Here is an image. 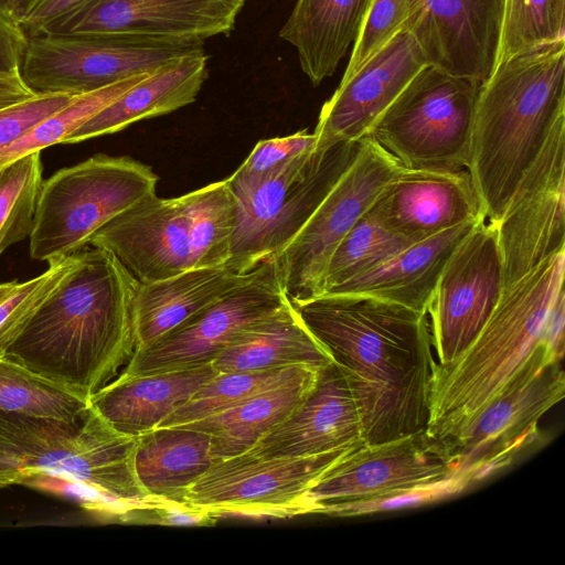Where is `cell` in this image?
<instances>
[{
    "label": "cell",
    "instance_id": "1",
    "mask_svg": "<svg viewBox=\"0 0 565 565\" xmlns=\"http://www.w3.org/2000/svg\"><path fill=\"white\" fill-rule=\"evenodd\" d=\"M342 372L365 444L427 428L435 362L427 313L359 294L291 302Z\"/></svg>",
    "mask_w": 565,
    "mask_h": 565
},
{
    "label": "cell",
    "instance_id": "2",
    "mask_svg": "<svg viewBox=\"0 0 565 565\" xmlns=\"http://www.w3.org/2000/svg\"><path fill=\"white\" fill-rule=\"evenodd\" d=\"M138 285L111 253L87 245L4 356L89 398L134 354Z\"/></svg>",
    "mask_w": 565,
    "mask_h": 565
},
{
    "label": "cell",
    "instance_id": "3",
    "mask_svg": "<svg viewBox=\"0 0 565 565\" xmlns=\"http://www.w3.org/2000/svg\"><path fill=\"white\" fill-rule=\"evenodd\" d=\"M564 111L565 41L509 58L480 84L467 171L489 223L500 220Z\"/></svg>",
    "mask_w": 565,
    "mask_h": 565
},
{
    "label": "cell",
    "instance_id": "4",
    "mask_svg": "<svg viewBox=\"0 0 565 565\" xmlns=\"http://www.w3.org/2000/svg\"><path fill=\"white\" fill-rule=\"evenodd\" d=\"M565 250L504 287L491 316L452 362L435 363L427 433L457 439L545 339L551 307L564 289Z\"/></svg>",
    "mask_w": 565,
    "mask_h": 565
},
{
    "label": "cell",
    "instance_id": "5",
    "mask_svg": "<svg viewBox=\"0 0 565 565\" xmlns=\"http://www.w3.org/2000/svg\"><path fill=\"white\" fill-rule=\"evenodd\" d=\"M235 202L227 181L181 196L157 194L119 214L88 245L111 253L138 282L225 266L231 255Z\"/></svg>",
    "mask_w": 565,
    "mask_h": 565
},
{
    "label": "cell",
    "instance_id": "6",
    "mask_svg": "<svg viewBox=\"0 0 565 565\" xmlns=\"http://www.w3.org/2000/svg\"><path fill=\"white\" fill-rule=\"evenodd\" d=\"M341 142L306 152L258 180L230 175L235 223L226 267L247 274L275 258L308 221L359 150Z\"/></svg>",
    "mask_w": 565,
    "mask_h": 565
},
{
    "label": "cell",
    "instance_id": "7",
    "mask_svg": "<svg viewBox=\"0 0 565 565\" xmlns=\"http://www.w3.org/2000/svg\"><path fill=\"white\" fill-rule=\"evenodd\" d=\"M158 175L127 156L95 154L56 171L41 185L30 256L51 262L73 255L104 225L156 195Z\"/></svg>",
    "mask_w": 565,
    "mask_h": 565
},
{
    "label": "cell",
    "instance_id": "8",
    "mask_svg": "<svg viewBox=\"0 0 565 565\" xmlns=\"http://www.w3.org/2000/svg\"><path fill=\"white\" fill-rule=\"evenodd\" d=\"M479 87L472 78L426 65L366 136L404 168L467 170Z\"/></svg>",
    "mask_w": 565,
    "mask_h": 565
},
{
    "label": "cell",
    "instance_id": "9",
    "mask_svg": "<svg viewBox=\"0 0 565 565\" xmlns=\"http://www.w3.org/2000/svg\"><path fill=\"white\" fill-rule=\"evenodd\" d=\"M562 360L543 339L469 427L446 446L461 488L509 465L539 439L540 419L565 394Z\"/></svg>",
    "mask_w": 565,
    "mask_h": 565
},
{
    "label": "cell",
    "instance_id": "10",
    "mask_svg": "<svg viewBox=\"0 0 565 565\" xmlns=\"http://www.w3.org/2000/svg\"><path fill=\"white\" fill-rule=\"evenodd\" d=\"M457 465L427 430L380 444H364L341 459L308 492L313 513L392 502L413 493L454 492Z\"/></svg>",
    "mask_w": 565,
    "mask_h": 565
},
{
    "label": "cell",
    "instance_id": "11",
    "mask_svg": "<svg viewBox=\"0 0 565 565\" xmlns=\"http://www.w3.org/2000/svg\"><path fill=\"white\" fill-rule=\"evenodd\" d=\"M353 450L305 457H263L245 451L218 459L188 489L183 503L216 520L313 513L309 490Z\"/></svg>",
    "mask_w": 565,
    "mask_h": 565
},
{
    "label": "cell",
    "instance_id": "12",
    "mask_svg": "<svg viewBox=\"0 0 565 565\" xmlns=\"http://www.w3.org/2000/svg\"><path fill=\"white\" fill-rule=\"evenodd\" d=\"M351 164L308 221L274 258L290 302L321 294L335 247L403 166L372 137L359 140Z\"/></svg>",
    "mask_w": 565,
    "mask_h": 565
},
{
    "label": "cell",
    "instance_id": "13",
    "mask_svg": "<svg viewBox=\"0 0 565 565\" xmlns=\"http://www.w3.org/2000/svg\"><path fill=\"white\" fill-rule=\"evenodd\" d=\"M201 47L113 34L45 32L29 36L20 73L36 94L78 95L153 72Z\"/></svg>",
    "mask_w": 565,
    "mask_h": 565
},
{
    "label": "cell",
    "instance_id": "14",
    "mask_svg": "<svg viewBox=\"0 0 565 565\" xmlns=\"http://www.w3.org/2000/svg\"><path fill=\"white\" fill-rule=\"evenodd\" d=\"M565 111L519 181L497 227L504 287L565 250Z\"/></svg>",
    "mask_w": 565,
    "mask_h": 565
},
{
    "label": "cell",
    "instance_id": "15",
    "mask_svg": "<svg viewBox=\"0 0 565 565\" xmlns=\"http://www.w3.org/2000/svg\"><path fill=\"white\" fill-rule=\"evenodd\" d=\"M287 300L275 259L263 262L244 284L135 351L121 373L143 375L213 363L241 330Z\"/></svg>",
    "mask_w": 565,
    "mask_h": 565
},
{
    "label": "cell",
    "instance_id": "16",
    "mask_svg": "<svg viewBox=\"0 0 565 565\" xmlns=\"http://www.w3.org/2000/svg\"><path fill=\"white\" fill-rule=\"evenodd\" d=\"M503 289L497 227L482 217L449 256L427 309L439 364L455 361L470 345Z\"/></svg>",
    "mask_w": 565,
    "mask_h": 565
},
{
    "label": "cell",
    "instance_id": "17",
    "mask_svg": "<svg viewBox=\"0 0 565 565\" xmlns=\"http://www.w3.org/2000/svg\"><path fill=\"white\" fill-rule=\"evenodd\" d=\"M136 445L137 437L119 433L88 405L79 423L47 426L32 447L31 462L94 489L125 515L150 499L136 473Z\"/></svg>",
    "mask_w": 565,
    "mask_h": 565
},
{
    "label": "cell",
    "instance_id": "18",
    "mask_svg": "<svg viewBox=\"0 0 565 565\" xmlns=\"http://www.w3.org/2000/svg\"><path fill=\"white\" fill-rule=\"evenodd\" d=\"M246 1L86 0L43 33L113 34L203 46L207 39L234 30Z\"/></svg>",
    "mask_w": 565,
    "mask_h": 565
},
{
    "label": "cell",
    "instance_id": "19",
    "mask_svg": "<svg viewBox=\"0 0 565 565\" xmlns=\"http://www.w3.org/2000/svg\"><path fill=\"white\" fill-rule=\"evenodd\" d=\"M504 0H408L404 25L428 65L480 84L493 72Z\"/></svg>",
    "mask_w": 565,
    "mask_h": 565
},
{
    "label": "cell",
    "instance_id": "20",
    "mask_svg": "<svg viewBox=\"0 0 565 565\" xmlns=\"http://www.w3.org/2000/svg\"><path fill=\"white\" fill-rule=\"evenodd\" d=\"M427 61L414 38L402 30L323 104L313 135L315 152L358 142Z\"/></svg>",
    "mask_w": 565,
    "mask_h": 565
},
{
    "label": "cell",
    "instance_id": "21",
    "mask_svg": "<svg viewBox=\"0 0 565 565\" xmlns=\"http://www.w3.org/2000/svg\"><path fill=\"white\" fill-rule=\"evenodd\" d=\"M369 211L387 228L413 242L484 217L467 170L402 167Z\"/></svg>",
    "mask_w": 565,
    "mask_h": 565
},
{
    "label": "cell",
    "instance_id": "22",
    "mask_svg": "<svg viewBox=\"0 0 565 565\" xmlns=\"http://www.w3.org/2000/svg\"><path fill=\"white\" fill-rule=\"evenodd\" d=\"M364 444L356 405L342 372L332 362L319 370L301 404L247 451L263 457H305Z\"/></svg>",
    "mask_w": 565,
    "mask_h": 565
},
{
    "label": "cell",
    "instance_id": "23",
    "mask_svg": "<svg viewBox=\"0 0 565 565\" xmlns=\"http://www.w3.org/2000/svg\"><path fill=\"white\" fill-rule=\"evenodd\" d=\"M218 371L212 363L143 375L120 373L88 398V405L119 433L152 430L186 403Z\"/></svg>",
    "mask_w": 565,
    "mask_h": 565
},
{
    "label": "cell",
    "instance_id": "24",
    "mask_svg": "<svg viewBox=\"0 0 565 565\" xmlns=\"http://www.w3.org/2000/svg\"><path fill=\"white\" fill-rule=\"evenodd\" d=\"M207 60L201 47L158 67L83 124L63 143L114 134L136 121L193 103L207 78Z\"/></svg>",
    "mask_w": 565,
    "mask_h": 565
},
{
    "label": "cell",
    "instance_id": "25",
    "mask_svg": "<svg viewBox=\"0 0 565 565\" xmlns=\"http://www.w3.org/2000/svg\"><path fill=\"white\" fill-rule=\"evenodd\" d=\"M252 271L238 274L226 266L203 267L139 282L132 307L135 351L147 348L244 284Z\"/></svg>",
    "mask_w": 565,
    "mask_h": 565
},
{
    "label": "cell",
    "instance_id": "26",
    "mask_svg": "<svg viewBox=\"0 0 565 565\" xmlns=\"http://www.w3.org/2000/svg\"><path fill=\"white\" fill-rule=\"evenodd\" d=\"M478 221L458 224L413 243L384 264L324 294L365 295L427 313L446 262Z\"/></svg>",
    "mask_w": 565,
    "mask_h": 565
},
{
    "label": "cell",
    "instance_id": "27",
    "mask_svg": "<svg viewBox=\"0 0 565 565\" xmlns=\"http://www.w3.org/2000/svg\"><path fill=\"white\" fill-rule=\"evenodd\" d=\"M372 0H296L279 36L313 86L331 76L358 38Z\"/></svg>",
    "mask_w": 565,
    "mask_h": 565
},
{
    "label": "cell",
    "instance_id": "28",
    "mask_svg": "<svg viewBox=\"0 0 565 565\" xmlns=\"http://www.w3.org/2000/svg\"><path fill=\"white\" fill-rule=\"evenodd\" d=\"M331 358L302 323L289 299L241 330L213 361L216 371L258 372L294 365L322 369Z\"/></svg>",
    "mask_w": 565,
    "mask_h": 565
},
{
    "label": "cell",
    "instance_id": "29",
    "mask_svg": "<svg viewBox=\"0 0 565 565\" xmlns=\"http://www.w3.org/2000/svg\"><path fill=\"white\" fill-rule=\"evenodd\" d=\"M319 370L300 365L284 380L236 406L182 427L209 434L216 459L245 452L301 404L312 390Z\"/></svg>",
    "mask_w": 565,
    "mask_h": 565
},
{
    "label": "cell",
    "instance_id": "30",
    "mask_svg": "<svg viewBox=\"0 0 565 565\" xmlns=\"http://www.w3.org/2000/svg\"><path fill=\"white\" fill-rule=\"evenodd\" d=\"M216 460L211 436L204 431L182 426L157 427L137 436L135 469L152 499L185 505L188 489Z\"/></svg>",
    "mask_w": 565,
    "mask_h": 565
},
{
    "label": "cell",
    "instance_id": "31",
    "mask_svg": "<svg viewBox=\"0 0 565 565\" xmlns=\"http://www.w3.org/2000/svg\"><path fill=\"white\" fill-rule=\"evenodd\" d=\"M88 398L6 356L0 358V412L78 423Z\"/></svg>",
    "mask_w": 565,
    "mask_h": 565
},
{
    "label": "cell",
    "instance_id": "32",
    "mask_svg": "<svg viewBox=\"0 0 565 565\" xmlns=\"http://www.w3.org/2000/svg\"><path fill=\"white\" fill-rule=\"evenodd\" d=\"M413 243L416 242L387 228L367 209L330 256L321 294L376 268Z\"/></svg>",
    "mask_w": 565,
    "mask_h": 565
},
{
    "label": "cell",
    "instance_id": "33",
    "mask_svg": "<svg viewBox=\"0 0 565 565\" xmlns=\"http://www.w3.org/2000/svg\"><path fill=\"white\" fill-rule=\"evenodd\" d=\"M563 41L565 0H504L494 68L511 57Z\"/></svg>",
    "mask_w": 565,
    "mask_h": 565
},
{
    "label": "cell",
    "instance_id": "34",
    "mask_svg": "<svg viewBox=\"0 0 565 565\" xmlns=\"http://www.w3.org/2000/svg\"><path fill=\"white\" fill-rule=\"evenodd\" d=\"M150 73L152 72L140 73L96 90L74 95L66 106L40 121L2 150L0 169L31 152L63 143L83 124Z\"/></svg>",
    "mask_w": 565,
    "mask_h": 565
},
{
    "label": "cell",
    "instance_id": "35",
    "mask_svg": "<svg viewBox=\"0 0 565 565\" xmlns=\"http://www.w3.org/2000/svg\"><path fill=\"white\" fill-rule=\"evenodd\" d=\"M41 151L23 156L0 169V256L30 236L43 183Z\"/></svg>",
    "mask_w": 565,
    "mask_h": 565
},
{
    "label": "cell",
    "instance_id": "36",
    "mask_svg": "<svg viewBox=\"0 0 565 565\" xmlns=\"http://www.w3.org/2000/svg\"><path fill=\"white\" fill-rule=\"evenodd\" d=\"M294 365L258 372H218L191 398L170 414L159 427L192 424L236 406L290 375Z\"/></svg>",
    "mask_w": 565,
    "mask_h": 565
},
{
    "label": "cell",
    "instance_id": "37",
    "mask_svg": "<svg viewBox=\"0 0 565 565\" xmlns=\"http://www.w3.org/2000/svg\"><path fill=\"white\" fill-rule=\"evenodd\" d=\"M77 253L49 262L41 275L19 282L13 292L0 303V358L22 333L35 312L72 270Z\"/></svg>",
    "mask_w": 565,
    "mask_h": 565
},
{
    "label": "cell",
    "instance_id": "38",
    "mask_svg": "<svg viewBox=\"0 0 565 565\" xmlns=\"http://www.w3.org/2000/svg\"><path fill=\"white\" fill-rule=\"evenodd\" d=\"M408 13V0H372L341 81L349 78L404 30Z\"/></svg>",
    "mask_w": 565,
    "mask_h": 565
},
{
    "label": "cell",
    "instance_id": "39",
    "mask_svg": "<svg viewBox=\"0 0 565 565\" xmlns=\"http://www.w3.org/2000/svg\"><path fill=\"white\" fill-rule=\"evenodd\" d=\"M316 137L308 130L289 136L260 140L233 173L243 180L265 178L295 158L315 150Z\"/></svg>",
    "mask_w": 565,
    "mask_h": 565
},
{
    "label": "cell",
    "instance_id": "40",
    "mask_svg": "<svg viewBox=\"0 0 565 565\" xmlns=\"http://www.w3.org/2000/svg\"><path fill=\"white\" fill-rule=\"evenodd\" d=\"M74 95L36 94L35 96L0 108V152L43 119L66 106Z\"/></svg>",
    "mask_w": 565,
    "mask_h": 565
},
{
    "label": "cell",
    "instance_id": "41",
    "mask_svg": "<svg viewBox=\"0 0 565 565\" xmlns=\"http://www.w3.org/2000/svg\"><path fill=\"white\" fill-rule=\"evenodd\" d=\"M19 484H24L43 492L60 495L76 502L81 508L98 516L118 519L121 521L122 510L99 494L94 489L74 479L45 472L28 471Z\"/></svg>",
    "mask_w": 565,
    "mask_h": 565
},
{
    "label": "cell",
    "instance_id": "42",
    "mask_svg": "<svg viewBox=\"0 0 565 565\" xmlns=\"http://www.w3.org/2000/svg\"><path fill=\"white\" fill-rule=\"evenodd\" d=\"M86 0H22L15 18L28 36L46 31Z\"/></svg>",
    "mask_w": 565,
    "mask_h": 565
},
{
    "label": "cell",
    "instance_id": "43",
    "mask_svg": "<svg viewBox=\"0 0 565 565\" xmlns=\"http://www.w3.org/2000/svg\"><path fill=\"white\" fill-rule=\"evenodd\" d=\"M28 39L17 18L0 8L1 73H20Z\"/></svg>",
    "mask_w": 565,
    "mask_h": 565
},
{
    "label": "cell",
    "instance_id": "44",
    "mask_svg": "<svg viewBox=\"0 0 565 565\" xmlns=\"http://www.w3.org/2000/svg\"><path fill=\"white\" fill-rule=\"evenodd\" d=\"M23 81L21 73L0 72V108L35 96Z\"/></svg>",
    "mask_w": 565,
    "mask_h": 565
},
{
    "label": "cell",
    "instance_id": "45",
    "mask_svg": "<svg viewBox=\"0 0 565 565\" xmlns=\"http://www.w3.org/2000/svg\"><path fill=\"white\" fill-rule=\"evenodd\" d=\"M24 476L22 459L0 447V488L20 483Z\"/></svg>",
    "mask_w": 565,
    "mask_h": 565
},
{
    "label": "cell",
    "instance_id": "46",
    "mask_svg": "<svg viewBox=\"0 0 565 565\" xmlns=\"http://www.w3.org/2000/svg\"><path fill=\"white\" fill-rule=\"evenodd\" d=\"M18 284H19L18 280H12V281L0 284V303L13 292V290L17 288Z\"/></svg>",
    "mask_w": 565,
    "mask_h": 565
},
{
    "label": "cell",
    "instance_id": "47",
    "mask_svg": "<svg viewBox=\"0 0 565 565\" xmlns=\"http://www.w3.org/2000/svg\"><path fill=\"white\" fill-rule=\"evenodd\" d=\"M22 0H0V8L15 17Z\"/></svg>",
    "mask_w": 565,
    "mask_h": 565
}]
</instances>
